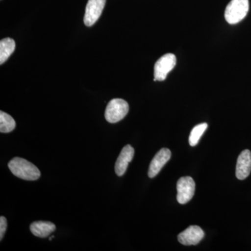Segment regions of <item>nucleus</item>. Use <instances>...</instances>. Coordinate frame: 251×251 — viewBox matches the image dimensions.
<instances>
[{
	"instance_id": "nucleus-1",
	"label": "nucleus",
	"mask_w": 251,
	"mask_h": 251,
	"mask_svg": "<svg viewBox=\"0 0 251 251\" xmlns=\"http://www.w3.org/2000/svg\"><path fill=\"white\" fill-rule=\"evenodd\" d=\"M8 166L14 176L20 179L34 181L41 176V172L35 165L19 157L11 159L8 163Z\"/></svg>"
},
{
	"instance_id": "nucleus-2",
	"label": "nucleus",
	"mask_w": 251,
	"mask_h": 251,
	"mask_svg": "<svg viewBox=\"0 0 251 251\" xmlns=\"http://www.w3.org/2000/svg\"><path fill=\"white\" fill-rule=\"evenodd\" d=\"M249 10V0H231L226 6L225 18L229 24H237L247 16Z\"/></svg>"
},
{
	"instance_id": "nucleus-3",
	"label": "nucleus",
	"mask_w": 251,
	"mask_h": 251,
	"mask_svg": "<svg viewBox=\"0 0 251 251\" xmlns=\"http://www.w3.org/2000/svg\"><path fill=\"white\" fill-rule=\"evenodd\" d=\"M129 110V105L122 99H114L109 102L105 111V120L109 123H117L123 120Z\"/></svg>"
},
{
	"instance_id": "nucleus-4",
	"label": "nucleus",
	"mask_w": 251,
	"mask_h": 251,
	"mask_svg": "<svg viewBox=\"0 0 251 251\" xmlns=\"http://www.w3.org/2000/svg\"><path fill=\"white\" fill-rule=\"evenodd\" d=\"M176 58L174 54L168 53L160 57L154 65V80H166L167 75L176 65Z\"/></svg>"
},
{
	"instance_id": "nucleus-5",
	"label": "nucleus",
	"mask_w": 251,
	"mask_h": 251,
	"mask_svg": "<svg viewBox=\"0 0 251 251\" xmlns=\"http://www.w3.org/2000/svg\"><path fill=\"white\" fill-rule=\"evenodd\" d=\"M196 184L191 176H184L178 180L176 184L178 202L184 204L189 202L194 196Z\"/></svg>"
},
{
	"instance_id": "nucleus-6",
	"label": "nucleus",
	"mask_w": 251,
	"mask_h": 251,
	"mask_svg": "<svg viewBox=\"0 0 251 251\" xmlns=\"http://www.w3.org/2000/svg\"><path fill=\"white\" fill-rule=\"evenodd\" d=\"M106 0H88L86 6L84 23L87 27L93 25L103 12Z\"/></svg>"
},
{
	"instance_id": "nucleus-7",
	"label": "nucleus",
	"mask_w": 251,
	"mask_h": 251,
	"mask_svg": "<svg viewBox=\"0 0 251 251\" xmlns=\"http://www.w3.org/2000/svg\"><path fill=\"white\" fill-rule=\"evenodd\" d=\"M204 237V232L198 226H191L178 235V241L185 246L197 245Z\"/></svg>"
},
{
	"instance_id": "nucleus-8",
	"label": "nucleus",
	"mask_w": 251,
	"mask_h": 251,
	"mask_svg": "<svg viewBox=\"0 0 251 251\" xmlns=\"http://www.w3.org/2000/svg\"><path fill=\"white\" fill-rule=\"evenodd\" d=\"M171 158V151L169 149L163 148L153 157L149 168L148 176L153 178L161 171L163 166Z\"/></svg>"
},
{
	"instance_id": "nucleus-9",
	"label": "nucleus",
	"mask_w": 251,
	"mask_h": 251,
	"mask_svg": "<svg viewBox=\"0 0 251 251\" xmlns=\"http://www.w3.org/2000/svg\"><path fill=\"white\" fill-rule=\"evenodd\" d=\"M134 153V149L129 145H126L125 148L122 149L115 163V171L117 176H122L125 175L128 164L133 160Z\"/></svg>"
},
{
	"instance_id": "nucleus-10",
	"label": "nucleus",
	"mask_w": 251,
	"mask_h": 251,
	"mask_svg": "<svg viewBox=\"0 0 251 251\" xmlns=\"http://www.w3.org/2000/svg\"><path fill=\"white\" fill-rule=\"evenodd\" d=\"M251 172V152L250 150H244L238 157L236 166V176L240 180L245 179Z\"/></svg>"
},
{
	"instance_id": "nucleus-11",
	"label": "nucleus",
	"mask_w": 251,
	"mask_h": 251,
	"mask_svg": "<svg viewBox=\"0 0 251 251\" xmlns=\"http://www.w3.org/2000/svg\"><path fill=\"white\" fill-rule=\"evenodd\" d=\"M55 229V225L49 221H36L30 225L31 233L40 238L49 237Z\"/></svg>"
},
{
	"instance_id": "nucleus-12",
	"label": "nucleus",
	"mask_w": 251,
	"mask_h": 251,
	"mask_svg": "<svg viewBox=\"0 0 251 251\" xmlns=\"http://www.w3.org/2000/svg\"><path fill=\"white\" fill-rule=\"evenodd\" d=\"M16 49V43L11 38H6L0 41V64H4Z\"/></svg>"
},
{
	"instance_id": "nucleus-13",
	"label": "nucleus",
	"mask_w": 251,
	"mask_h": 251,
	"mask_svg": "<svg viewBox=\"0 0 251 251\" xmlns=\"http://www.w3.org/2000/svg\"><path fill=\"white\" fill-rule=\"evenodd\" d=\"M16 128V122L9 114L0 112V132L3 133H10Z\"/></svg>"
},
{
	"instance_id": "nucleus-14",
	"label": "nucleus",
	"mask_w": 251,
	"mask_h": 251,
	"mask_svg": "<svg viewBox=\"0 0 251 251\" xmlns=\"http://www.w3.org/2000/svg\"><path fill=\"white\" fill-rule=\"evenodd\" d=\"M208 125L206 123L201 124L196 126L191 130L189 136V144L191 146L195 147L198 145V142L201 139L203 133L205 132Z\"/></svg>"
},
{
	"instance_id": "nucleus-15",
	"label": "nucleus",
	"mask_w": 251,
	"mask_h": 251,
	"mask_svg": "<svg viewBox=\"0 0 251 251\" xmlns=\"http://www.w3.org/2000/svg\"><path fill=\"white\" fill-rule=\"evenodd\" d=\"M7 228V221L4 216L0 217V240H2Z\"/></svg>"
}]
</instances>
